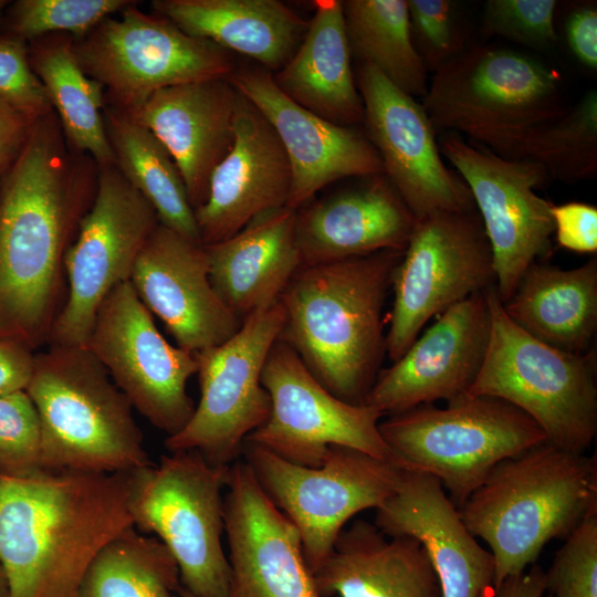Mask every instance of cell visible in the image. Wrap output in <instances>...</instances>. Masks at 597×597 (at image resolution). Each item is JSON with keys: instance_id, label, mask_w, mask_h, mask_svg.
Listing matches in <instances>:
<instances>
[{"instance_id": "cell-1", "label": "cell", "mask_w": 597, "mask_h": 597, "mask_svg": "<svg viewBox=\"0 0 597 597\" xmlns=\"http://www.w3.org/2000/svg\"><path fill=\"white\" fill-rule=\"evenodd\" d=\"M48 116L36 121L0 187V338L48 345L66 296L64 262L90 208Z\"/></svg>"}, {"instance_id": "cell-2", "label": "cell", "mask_w": 597, "mask_h": 597, "mask_svg": "<svg viewBox=\"0 0 597 597\" xmlns=\"http://www.w3.org/2000/svg\"><path fill=\"white\" fill-rule=\"evenodd\" d=\"M134 473L0 474V564L9 597H78L100 552L135 527Z\"/></svg>"}, {"instance_id": "cell-3", "label": "cell", "mask_w": 597, "mask_h": 597, "mask_svg": "<svg viewBox=\"0 0 597 597\" xmlns=\"http://www.w3.org/2000/svg\"><path fill=\"white\" fill-rule=\"evenodd\" d=\"M401 251L301 265L280 296V339L334 396L363 405L386 355L384 315Z\"/></svg>"}, {"instance_id": "cell-4", "label": "cell", "mask_w": 597, "mask_h": 597, "mask_svg": "<svg viewBox=\"0 0 597 597\" xmlns=\"http://www.w3.org/2000/svg\"><path fill=\"white\" fill-rule=\"evenodd\" d=\"M494 561L493 587L536 563L597 511V459L546 442L496 464L458 507Z\"/></svg>"}, {"instance_id": "cell-5", "label": "cell", "mask_w": 597, "mask_h": 597, "mask_svg": "<svg viewBox=\"0 0 597 597\" xmlns=\"http://www.w3.org/2000/svg\"><path fill=\"white\" fill-rule=\"evenodd\" d=\"M25 391L40 419L44 470L124 473L153 464L130 402L87 347L48 345Z\"/></svg>"}, {"instance_id": "cell-6", "label": "cell", "mask_w": 597, "mask_h": 597, "mask_svg": "<svg viewBox=\"0 0 597 597\" xmlns=\"http://www.w3.org/2000/svg\"><path fill=\"white\" fill-rule=\"evenodd\" d=\"M436 132L462 134L515 159L524 138L567 108L561 76L517 51L478 45L433 73L422 97Z\"/></svg>"}, {"instance_id": "cell-7", "label": "cell", "mask_w": 597, "mask_h": 597, "mask_svg": "<svg viewBox=\"0 0 597 597\" xmlns=\"http://www.w3.org/2000/svg\"><path fill=\"white\" fill-rule=\"evenodd\" d=\"M491 334L482 367L468 396L502 399L526 413L546 443L585 453L597 433V353L573 354L523 331L486 290Z\"/></svg>"}, {"instance_id": "cell-8", "label": "cell", "mask_w": 597, "mask_h": 597, "mask_svg": "<svg viewBox=\"0 0 597 597\" xmlns=\"http://www.w3.org/2000/svg\"><path fill=\"white\" fill-rule=\"evenodd\" d=\"M378 428L389 460L438 479L457 507L501 461L546 442L526 413L489 396L418 406L387 416Z\"/></svg>"}, {"instance_id": "cell-9", "label": "cell", "mask_w": 597, "mask_h": 597, "mask_svg": "<svg viewBox=\"0 0 597 597\" xmlns=\"http://www.w3.org/2000/svg\"><path fill=\"white\" fill-rule=\"evenodd\" d=\"M229 469L186 450L134 473V526L168 548L182 588L193 597H230L231 569L222 543Z\"/></svg>"}, {"instance_id": "cell-10", "label": "cell", "mask_w": 597, "mask_h": 597, "mask_svg": "<svg viewBox=\"0 0 597 597\" xmlns=\"http://www.w3.org/2000/svg\"><path fill=\"white\" fill-rule=\"evenodd\" d=\"M241 458L271 502L295 525L314 574L331 554L346 523L378 509L398 488L402 470L354 448L332 446L322 465L287 462L254 443Z\"/></svg>"}, {"instance_id": "cell-11", "label": "cell", "mask_w": 597, "mask_h": 597, "mask_svg": "<svg viewBox=\"0 0 597 597\" xmlns=\"http://www.w3.org/2000/svg\"><path fill=\"white\" fill-rule=\"evenodd\" d=\"M283 324L277 301L249 315L222 344L195 353L200 399L188 423L166 438L169 452L193 450L216 467L241 459L247 438L271 412L262 371Z\"/></svg>"}, {"instance_id": "cell-12", "label": "cell", "mask_w": 597, "mask_h": 597, "mask_svg": "<svg viewBox=\"0 0 597 597\" xmlns=\"http://www.w3.org/2000/svg\"><path fill=\"white\" fill-rule=\"evenodd\" d=\"M160 223L154 207L115 165L103 166L90 208L64 262L66 296L48 345L86 347L105 297L128 282Z\"/></svg>"}, {"instance_id": "cell-13", "label": "cell", "mask_w": 597, "mask_h": 597, "mask_svg": "<svg viewBox=\"0 0 597 597\" xmlns=\"http://www.w3.org/2000/svg\"><path fill=\"white\" fill-rule=\"evenodd\" d=\"M494 285L491 249L476 210L417 220L392 276L386 355L396 362L431 318Z\"/></svg>"}, {"instance_id": "cell-14", "label": "cell", "mask_w": 597, "mask_h": 597, "mask_svg": "<svg viewBox=\"0 0 597 597\" xmlns=\"http://www.w3.org/2000/svg\"><path fill=\"white\" fill-rule=\"evenodd\" d=\"M74 51L87 75L106 86L129 115L157 91L234 72L224 49L129 4L121 18L101 22Z\"/></svg>"}, {"instance_id": "cell-15", "label": "cell", "mask_w": 597, "mask_h": 597, "mask_svg": "<svg viewBox=\"0 0 597 597\" xmlns=\"http://www.w3.org/2000/svg\"><path fill=\"white\" fill-rule=\"evenodd\" d=\"M438 145L472 195L491 249L494 287L505 302L525 271L551 252L553 203L535 191L548 175L532 160L501 157L455 133L446 132Z\"/></svg>"}, {"instance_id": "cell-16", "label": "cell", "mask_w": 597, "mask_h": 597, "mask_svg": "<svg viewBox=\"0 0 597 597\" xmlns=\"http://www.w3.org/2000/svg\"><path fill=\"white\" fill-rule=\"evenodd\" d=\"M86 347L154 427L170 437L188 423L196 407L187 392L196 355L165 339L129 281L101 304Z\"/></svg>"}, {"instance_id": "cell-17", "label": "cell", "mask_w": 597, "mask_h": 597, "mask_svg": "<svg viewBox=\"0 0 597 597\" xmlns=\"http://www.w3.org/2000/svg\"><path fill=\"white\" fill-rule=\"evenodd\" d=\"M262 385L270 396L271 412L247 442L307 468L322 465L332 446L389 459L378 428L384 416L368 405L334 396L280 338L266 357Z\"/></svg>"}, {"instance_id": "cell-18", "label": "cell", "mask_w": 597, "mask_h": 597, "mask_svg": "<svg viewBox=\"0 0 597 597\" xmlns=\"http://www.w3.org/2000/svg\"><path fill=\"white\" fill-rule=\"evenodd\" d=\"M356 84L366 137L380 158L383 174L416 219L476 210L463 179L444 164L422 104L366 64L360 65Z\"/></svg>"}, {"instance_id": "cell-19", "label": "cell", "mask_w": 597, "mask_h": 597, "mask_svg": "<svg viewBox=\"0 0 597 597\" xmlns=\"http://www.w3.org/2000/svg\"><path fill=\"white\" fill-rule=\"evenodd\" d=\"M490 334L484 291L438 315L400 358L380 369L364 404L385 417L467 395L484 362Z\"/></svg>"}, {"instance_id": "cell-20", "label": "cell", "mask_w": 597, "mask_h": 597, "mask_svg": "<svg viewBox=\"0 0 597 597\" xmlns=\"http://www.w3.org/2000/svg\"><path fill=\"white\" fill-rule=\"evenodd\" d=\"M230 597H322L295 525L265 495L249 465H230L224 491Z\"/></svg>"}, {"instance_id": "cell-21", "label": "cell", "mask_w": 597, "mask_h": 597, "mask_svg": "<svg viewBox=\"0 0 597 597\" xmlns=\"http://www.w3.org/2000/svg\"><path fill=\"white\" fill-rule=\"evenodd\" d=\"M228 80L264 116L284 148L292 171L286 207L300 210L338 179L383 174L380 158L365 134L300 106L276 86L269 71H234Z\"/></svg>"}, {"instance_id": "cell-22", "label": "cell", "mask_w": 597, "mask_h": 597, "mask_svg": "<svg viewBox=\"0 0 597 597\" xmlns=\"http://www.w3.org/2000/svg\"><path fill=\"white\" fill-rule=\"evenodd\" d=\"M129 282L176 346L185 350L198 353L218 346L242 324L212 287L205 245L163 223L142 249Z\"/></svg>"}, {"instance_id": "cell-23", "label": "cell", "mask_w": 597, "mask_h": 597, "mask_svg": "<svg viewBox=\"0 0 597 597\" xmlns=\"http://www.w3.org/2000/svg\"><path fill=\"white\" fill-rule=\"evenodd\" d=\"M292 171L264 116L238 93L233 144L214 168L205 202L195 210L203 245L220 242L255 217L286 206Z\"/></svg>"}, {"instance_id": "cell-24", "label": "cell", "mask_w": 597, "mask_h": 597, "mask_svg": "<svg viewBox=\"0 0 597 597\" xmlns=\"http://www.w3.org/2000/svg\"><path fill=\"white\" fill-rule=\"evenodd\" d=\"M374 524L388 536L421 544L441 597H480L493 588L492 554L469 532L438 479L402 470L397 490L376 509Z\"/></svg>"}, {"instance_id": "cell-25", "label": "cell", "mask_w": 597, "mask_h": 597, "mask_svg": "<svg viewBox=\"0 0 597 597\" xmlns=\"http://www.w3.org/2000/svg\"><path fill=\"white\" fill-rule=\"evenodd\" d=\"M363 179L297 210L301 265L405 251L416 217L384 174Z\"/></svg>"}, {"instance_id": "cell-26", "label": "cell", "mask_w": 597, "mask_h": 597, "mask_svg": "<svg viewBox=\"0 0 597 597\" xmlns=\"http://www.w3.org/2000/svg\"><path fill=\"white\" fill-rule=\"evenodd\" d=\"M237 102L228 77L211 78L157 91L130 115L172 157L193 210L205 202L210 177L233 144Z\"/></svg>"}, {"instance_id": "cell-27", "label": "cell", "mask_w": 597, "mask_h": 597, "mask_svg": "<svg viewBox=\"0 0 597 597\" xmlns=\"http://www.w3.org/2000/svg\"><path fill=\"white\" fill-rule=\"evenodd\" d=\"M296 212L286 206L269 210L233 235L205 245L212 287L241 322L276 303L301 266Z\"/></svg>"}, {"instance_id": "cell-28", "label": "cell", "mask_w": 597, "mask_h": 597, "mask_svg": "<svg viewBox=\"0 0 597 597\" xmlns=\"http://www.w3.org/2000/svg\"><path fill=\"white\" fill-rule=\"evenodd\" d=\"M314 578L322 597H441L421 544L365 520L342 531Z\"/></svg>"}, {"instance_id": "cell-29", "label": "cell", "mask_w": 597, "mask_h": 597, "mask_svg": "<svg viewBox=\"0 0 597 597\" xmlns=\"http://www.w3.org/2000/svg\"><path fill=\"white\" fill-rule=\"evenodd\" d=\"M313 7L304 38L273 80L300 106L352 127L364 121V105L352 71L343 2L316 0Z\"/></svg>"}, {"instance_id": "cell-30", "label": "cell", "mask_w": 597, "mask_h": 597, "mask_svg": "<svg viewBox=\"0 0 597 597\" xmlns=\"http://www.w3.org/2000/svg\"><path fill=\"white\" fill-rule=\"evenodd\" d=\"M151 6L187 34L247 55L269 72L287 63L308 27L277 0H156Z\"/></svg>"}, {"instance_id": "cell-31", "label": "cell", "mask_w": 597, "mask_h": 597, "mask_svg": "<svg viewBox=\"0 0 597 597\" xmlns=\"http://www.w3.org/2000/svg\"><path fill=\"white\" fill-rule=\"evenodd\" d=\"M502 306L534 338L563 352L587 353L597 331V258L567 270L533 263Z\"/></svg>"}, {"instance_id": "cell-32", "label": "cell", "mask_w": 597, "mask_h": 597, "mask_svg": "<svg viewBox=\"0 0 597 597\" xmlns=\"http://www.w3.org/2000/svg\"><path fill=\"white\" fill-rule=\"evenodd\" d=\"M104 122L118 170L154 207L160 223L201 243L182 177L166 147L121 109L107 111Z\"/></svg>"}, {"instance_id": "cell-33", "label": "cell", "mask_w": 597, "mask_h": 597, "mask_svg": "<svg viewBox=\"0 0 597 597\" xmlns=\"http://www.w3.org/2000/svg\"><path fill=\"white\" fill-rule=\"evenodd\" d=\"M343 2L350 53L412 97H423L428 71L411 40L407 0Z\"/></svg>"}, {"instance_id": "cell-34", "label": "cell", "mask_w": 597, "mask_h": 597, "mask_svg": "<svg viewBox=\"0 0 597 597\" xmlns=\"http://www.w3.org/2000/svg\"><path fill=\"white\" fill-rule=\"evenodd\" d=\"M33 65L71 143L102 167L115 165L101 111L103 86L87 76L74 49L64 42L42 48Z\"/></svg>"}, {"instance_id": "cell-35", "label": "cell", "mask_w": 597, "mask_h": 597, "mask_svg": "<svg viewBox=\"0 0 597 597\" xmlns=\"http://www.w3.org/2000/svg\"><path fill=\"white\" fill-rule=\"evenodd\" d=\"M179 569L155 536L132 528L108 543L90 566L78 597H175Z\"/></svg>"}, {"instance_id": "cell-36", "label": "cell", "mask_w": 597, "mask_h": 597, "mask_svg": "<svg viewBox=\"0 0 597 597\" xmlns=\"http://www.w3.org/2000/svg\"><path fill=\"white\" fill-rule=\"evenodd\" d=\"M515 159L541 165L564 182L589 180L597 175V92L588 91L559 117L531 132Z\"/></svg>"}, {"instance_id": "cell-37", "label": "cell", "mask_w": 597, "mask_h": 597, "mask_svg": "<svg viewBox=\"0 0 597 597\" xmlns=\"http://www.w3.org/2000/svg\"><path fill=\"white\" fill-rule=\"evenodd\" d=\"M43 470L42 432L25 390L0 397V474L30 476Z\"/></svg>"}, {"instance_id": "cell-38", "label": "cell", "mask_w": 597, "mask_h": 597, "mask_svg": "<svg viewBox=\"0 0 597 597\" xmlns=\"http://www.w3.org/2000/svg\"><path fill=\"white\" fill-rule=\"evenodd\" d=\"M128 3L125 0H21L14 7L13 25L20 38L28 39L54 31L83 34Z\"/></svg>"}, {"instance_id": "cell-39", "label": "cell", "mask_w": 597, "mask_h": 597, "mask_svg": "<svg viewBox=\"0 0 597 597\" xmlns=\"http://www.w3.org/2000/svg\"><path fill=\"white\" fill-rule=\"evenodd\" d=\"M544 576L549 597H597V511L565 538Z\"/></svg>"}, {"instance_id": "cell-40", "label": "cell", "mask_w": 597, "mask_h": 597, "mask_svg": "<svg viewBox=\"0 0 597 597\" xmlns=\"http://www.w3.org/2000/svg\"><path fill=\"white\" fill-rule=\"evenodd\" d=\"M411 40L427 71L436 72L465 51L457 8L450 0H407Z\"/></svg>"}, {"instance_id": "cell-41", "label": "cell", "mask_w": 597, "mask_h": 597, "mask_svg": "<svg viewBox=\"0 0 597 597\" xmlns=\"http://www.w3.org/2000/svg\"><path fill=\"white\" fill-rule=\"evenodd\" d=\"M555 0H489L484 4L482 31L521 45L547 49L557 41Z\"/></svg>"}, {"instance_id": "cell-42", "label": "cell", "mask_w": 597, "mask_h": 597, "mask_svg": "<svg viewBox=\"0 0 597 597\" xmlns=\"http://www.w3.org/2000/svg\"><path fill=\"white\" fill-rule=\"evenodd\" d=\"M0 101L30 124L46 117L52 108L46 91L32 71L23 43L0 38Z\"/></svg>"}, {"instance_id": "cell-43", "label": "cell", "mask_w": 597, "mask_h": 597, "mask_svg": "<svg viewBox=\"0 0 597 597\" xmlns=\"http://www.w3.org/2000/svg\"><path fill=\"white\" fill-rule=\"evenodd\" d=\"M554 233L559 247L578 252H597V208L585 202L552 206Z\"/></svg>"}, {"instance_id": "cell-44", "label": "cell", "mask_w": 597, "mask_h": 597, "mask_svg": "<svg viewBox=\"0 0 597 597\" xmlns=\"http://www.w3.org/2000/svg\"><path fill=\"white\" fill-rule=\"evenodd\" d=\"M35 364V354L27 346L0 338V397L25 390Z\"/></svg>"}, {"instance_id": "cell-45", "label": "cell", "mask_w": 597, "mask_h": 597, "mask_svg": "<svg viewBox=\"0 0 597 597\" xmlns=\"http://www.w3.org/2000/svg\"><path fill=\"white\" fill-rule=\"evenodd\" d=\"M566 40L573 55L586 67L597 69V10L580 7L566 22Z\"/></svg>"}, {"instance_id": "cell-46", "label": "cell", "mask_w": 597, "mask_h": 597, "mask_svg": "<svg viewBox=\"0 0 597 597\" xmlns=\"http://www.w3.org/2000/svg\"><path fill=\"white\" fill-rule=\"evenodd\" d=\"M32 125L0 101V170L13 163Z\"/></svg>"}, {"instance_id": "cell-47", "label": "cell", "mask_w": 597, "mask_h": 597, "mask_svg": "<svg viewBox=\"0 0 597 597\" xmlns=\"http://www.w3.org/2000/svg\"><path fill=\"white\" fill-rule=\"evenodd\" d=\"M486 597H549L544 570L535 563L493 587Z\"/></svg>"}, {"instance_id": "cell-48", "label": "cell", "mask_w": 597, "mask_h": 597, "mask_svg": "<svg viewBox=\"0 0 597 597\" xmlns=\"http://www.w3.org/2000/svg\"><path fill=\"white\" fill-rule=\"evenodd\" d=\"M0 597H9V586L6 573L0 564Z\"/></svg>"}, {"instance_id": "cell-49", "label": "cell", "mask_w": 597, "mask_h": 597, "mask_svg": "<svg viewBox=\"0 0 597 597\" xmlns=\"http://www.w3.org/2000/svg\"><path fill=\"white\" fill-rule=\"evenodd\" d=\"M175 597H193L190 593H188L182 587L178 590Z\"/></svg>"}, {"instance_id": "cell-50", "label": "cell", "mask_w": 597, "mask_h": 597, "mask_svg": "<svg viewBox=\"0 0 597 597\" xmlns=\"http://www.w3.org/2000/svg\"><path fill=\"white\" fill-rule=\"evenodd\" d=\"M7 1L0 0V13L3 7L6 6Z\"/></svg>"}, {"instance_id": "cell-51", "label": "cell", "mask_w": 597, "mask_h": 597, "mask_svg": "<svg viewBox=\"0 0 597 597\" xmlns=\"http://www.w3.org/2000/svg\"><path fill=\"white\" fill-rule=\"evenodd\" d=\"M490 591H491V590H490ZM490 591H488V593H484V594H483V595H481L480 597H486V596L489 595V593H490Z\"/></svg>"}]
</instances>
